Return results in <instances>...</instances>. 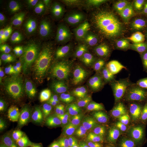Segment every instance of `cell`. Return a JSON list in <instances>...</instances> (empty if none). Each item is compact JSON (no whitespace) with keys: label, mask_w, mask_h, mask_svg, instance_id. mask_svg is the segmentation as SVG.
Listing matches in <instances>:
<instances>
[{"label":"cell","mask_w":147,"mask_h":147,"mask_svg":"<svg viewBox=\"0 0 147 147\" xmlns=\"http://www.w3.org/2000/svg\"><path fill=\"white\" fill-rule=\"evenodd\" d=\"M106 99L103 91H89L80 103L69 124L67 134L68 147H93L106 115Z\"/></svg>","instance_id":"cell-1"},{"label":"cell","mask_w":147,"mask_h":147,"mask_svg":"<svg viewBox=\"0 0 147 147\" xmlns=\"http://www.w3.org/2000/svg\"><path fill=\"white\" fill-rule=\"evenodd\" d=\"M79 104V89L73 84H60L47 95V105L42 116V124L48 145L53 144L69 124Z\"/></svg>","instance_id":"cell-2"},{"label":"cell","mask_w":147,"mask_h":147,"mask_svg":"<svg viewBox=\"0 0 147 147\" xmlns=\"http://www.w3.org/2000/svg\"><path fill=\"white\" fill-rule=\"evenodd\" d=\"M144 124L131 120L117 123L105 131L101 140L102 147H141Z\"/></svg>","instance_id":"cell-3"},{"label":"cell","mask_w":147,"mask_h":147,"mask_svg":"<svg viewBox=\"0 0 147 147\" xmlns=\"http://www.w3.org/2000/svg\"><path fill=\"white\" fill-rule=\"evenodd\" d=\"M143 73L142 64L132 51L122 47L117 51L111 74L115 84L121 87L135 84L141 78Z\"/></svg>","instance_id":"cell-4"},{"label":"cell","mask_w":147,"mask_h":147,"mask_svg":"<svg viewBox=\"0 0 147 147\" xmlns=\"http://www.w3.org/2000/svg\"><path fill=\"white\" fill-rule=\"evenodd\" d=\"M78 56L79 68L84 75L98 73L104 64V53L101 44L93 38L85 39L80 45Z\"/></svg>","instance_id":"cell-5"},{"label":"cell","mask_w":147,"mask_h":147,"mask_svg":"<svg viewBox=\"0 0 147 147\" xmlns=\"http://www.w3.org/2000/svg\"><path fill=\"white\" fill-rule=\"evenodd\" d=\"M143 95L144 90L140 88L118 95L111 105V116L117 118L130 114L140 105Z\"/></svg>","instance_id":"cell-6"},{"label":"cell","mask_w":147,"mask_h":147,"mask_svg":"<svg viewBox=\"0 0 147 147\" xmlns=\"http://www.w3.org/2000/svg\"><path fill=\"white\" fill-rule=\"evenodd\" d=\"M50 61L56 68L68 67L73 60L74 53L72 41L68 37H58L51 43L48 49Z\"/></svg>","instance_id":"cell-7"},{"label":"cell","mask_w":147,"mask_h":147,"mask_svg":"<svg viewBox=\"0 0 147 147\" xmlns=\"http://www.w3.org/2000/svg\"><path fill=\"white\" fill-rule=\"evenodd\" d=\"M16 14L18 20L21 25L31 26L42 19L43 11L40 5L37 3L23 1L18 5Z\"/></svg>","instance_id":"cell-8"},{"label":"cell","mask_w":147,"mask_h":147,"mask_svg":"<svg viewBox=\"0 0 147 147\" xmlns=\"http://www.w3.org/2000/svg\"><path fill=\"white\" fill-rule=\"evenodd\" d=\"M47 78L45 70L39 63H28L21 75V82L27 87L37 86L42 84Z\"/></svg>","instance_id":"cell-9"},{"label":"cell","mask_w":147,"mask_h":147,"mask_svg":"<svg viewBox=\"0 0 147 147\" xmlns=\"http://www.w3.org/2000/svg\"><path fill=\"white\" fill-rule=\"evenodd\" d=\"M91 13L85 2H78L69 14V24L75 28H81L89 23Z\"/></svg>","instance_id":"cell-10"},{"label":"cell","mask_w":147,"mask_h":147,"mask_svg":"<svg viewBox=\"0 0 147 147\" xmlns=\"http://www.w3.org/2000/svg\"><path fill=\"white\" fill-rule=\"evenodd\" d=\"M103 22H119L128 25L129 20L125 11L115 5H108L103 13L101 19Z\"/></svg>","instance_id":"cell-11"},{"label":"cell","mask_w":147,"mask_h":147,"mask_svg":"<svg viewBox=\"0 0 147 147\" xmlns=\"http://www.w3.org/2000/svg\"><path fill=\"white\" fill-rule=\"evenodd\" d=\"M25 61L24 53L18 52L11 54L8 69V84L14 81L23 68Z\"/></svg>","instance_id":"cell-12"},{"label":"cell","mask_w":147,"mask_h":147,"mask_svg":"<svg viewBox=\"0 0 147 147\" xmlns=\"http://www.w3.org/2000/svg\"><path fill=\"white\" fill-rule=\"evenodd\" d=\"M1 102L6 106L18 107L22 101L21 94L15 89L3 88L0 92Z\"/></svg>","instance_id":"cell-13"},{"label":"cell","mask_w":147,"mask_h":147,"mask_svg":"<svg viewBox=\"0 0 147 147\" xmlns=\"http://www.w3.org/2000/svg\"><path fill=\"white\" fill-rule=\"evenodd\" d=\"M40 28V25L33 27L27 32L23 38L24 49L29 53H37V45Z\"/></svg>","instance_id":"cell-14"},{"label":"cell","mask_w":147,"mask_h":147,"mask_svg":"<svg viewBox=\"0 0 147 147\" xmlns=\"http://www.w3.org/2000/svg\"><path fill=\"white\" fill-rule=\"evenodd\" d=\"M129 39L134 47L143 51H147V25L132 32Z\"/></svg>","instance_id":"cell-15"},{"label":"cell","mask_w":147,"mask_h":147,"mask_svg":"<svg viewBox=\"0 0 147 147\" xmlns=\"http://www.w3.org/2000/svg\"><path fill=\"white\" fill-rule=\"evenodd\" d=\"M78 2L76 0H56L53 1V6L58 14L63 15L69 14Z\"/></svg>","instance_id":"cell-16"},{"label":"cell","mask_w":147,"mask_h":147,"mask_svg":"<svg viewBox=\"0 0 147 147\" xmlns=\"http://www.w3.org/2000/svg\"><path fill=\"white\" fill-rule=\"evenodd\" d=\"M1 117L2 119L11 125L22 124V123L18 117L14 107L5 106L1 110Z\"/></svg>","instance_id":"cell-17"},{"label":"cell","mask_w":147,"mask_h":147,"mask_svg":"<svg viewBox=\"0 0 147 147\" xmlns=\"http://www.w3.org/2000/svg\"><path fill=\"white\" fill-rule=\"evenodd\" d=\"M11 55L0 60V87L5 88L8 84V69Z\"/></svg>","instance_id":"cell-18"},{"label":"cell","mask_w":147,"mask_h":147,"mask_svg":"<svg viewBox=\"0 0 147 147\" xmlns=\"http://www.w3.org/2000/svg\"><path fill=\"white\" fill-rule=\"evenodd\" d=\"M51 26L48 24L40 25V28L37 45V53L42 51L47 42L51 31Z\"/></svg>","instance_id":"cell-19"},{"label":"cell","mask_w":147,"mask_h":147,"mask_svg":"<svg viewBox=\"0 0 147 147\" xmlns=\"http://www.w3.org/2000/svg\"><path fill=\"white\" fill-rule=\"evenodd\" d=\"M11 33L5 27L0 26V47L1 50L3 51L9 47L11 42Z\"/></svg>","instance_id":"cell-20"},{"label":"cell","mask_w":147,"mask_h":147,"mask_svg":"<svg viewBox=\"0 0 147 147\" xmlns=\"http://www.w3.org/2000/svg\"><path fill=\"white\" fill-rule=\"evenodd\" d=\"M124 3L134 11L137 12H147V0H129Z\"/></svg>","instance_id":"cell-21"},{"label":"cell","mask_w":147,"mask_h":147,"mask_svg":"<svg viewBox=\"0 0 147 147\" xmlns=\"http://www.w3.org/2000/svg\"><path fill=\"white\" fill-rule=\"evenodd\" d=\"M37 112L44 111L47 105V95L43 92H36Z\"/></svg>","instance_id":"cell-22"},{"label":"cell","mask_w":147,"mask_h":147,"mask_svg":"<svg viewBox=\"0 0 147 147\" xmlns=\"http://www.w3.org/2000/svg\"><path fill=\"white\" fill-rule=\"evenodd\" d=\"M84 2L92 16H95L98 13L102 4V1L99 0H87Z\"/></svg>","instance_id":"cell-23"},{"label":"cell","mask_w":147,"mask_h":147,"mask_svg":"<svg viewBox=\"0 0 147 147\" xmlns=\"http://www.w3.org/2000/svg\"><path fill=\"white\" fill-rule=\"evenodd\" d=\"M31 131L37 137L38 141L41 143L43 136L45 134L44 129L42 124L40 123H37L32 127Z\"/></svg>","instance_id":"cell-24"},{"label":"cell","mask_w":147,"mask_h":147,"mask_svg":"<svg viewBox=\"0 0 147 147\" xmlns=\"http://www.w3.org/2000/svg\"><path fill=\"white\" fill-rule=\"evenodd\" d=\"M9 142L11 147H28V145L27 143L19 140L14 135H13L10 137Z\"/></svg>","instance_id":"cell-25"},{"label":"cell","mask_w":147,"mask_h":147,"mask_svg":"<svg viewBox=\"0 0 147 147\" xmlns=\"http://www.w3.org/2000/svg\"><path fill=\"white\" fill-rule=\"evenodd\" d=\"M27 141L29 144V147H37L40 144L37 137L32 131L26 132Z\"/></svg>","instance_id":"cell-26"},{"label":"cell","mask_w":147,"mask_h":147,"mask_svg":"<svg viewBox=\"0 0 147 147\" xmlns=\"http://www.w3.org/2000/svg\"><path fill=\"white\" fill-rule=\"evenodd\" d=\"M27 103L30 109L33 111L37 112V101L36 92L32 93L27 98Z\"/></svg>","instance_id":"cell-27"},{"label":"cell","mask_w":147,"mask_h":147,"mask_svg":"<svg viewBox=\"0 0 147 147\" xmlns=\"http://www.w3.org/2000/svg\"><path fill=\"white\" fill-rule=\"evenodd\" d=\"M0 147H8V145L3 135H1L0 136Z\"/></svg>","instance_id":"cell-28"},{"label":"cell","mask_w":147,"mask_h":147,"mask_svg":"<svg viewBox=\"0 0 147 147\" xmlns=\"http://www.w3.org/2000/svg\"><path fill=\"white\" fill-rule=\"evenodd\" d=\"M146 147H147V144H146Z\"/></svg>","instance_id":"cell-29"}]
</instances>
